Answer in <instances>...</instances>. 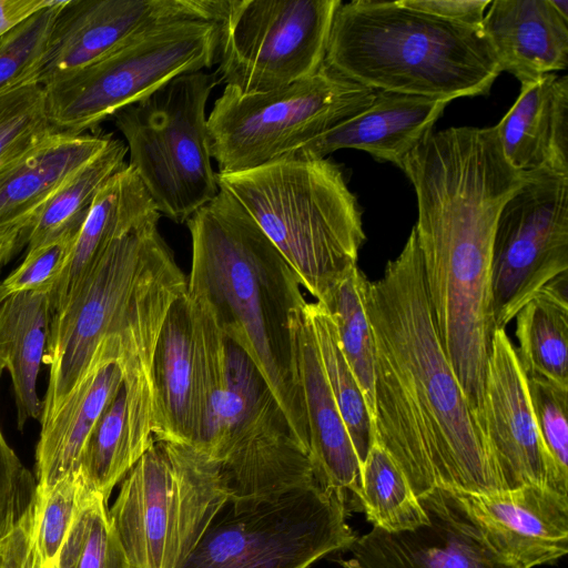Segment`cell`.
<instances>
[{"instance_id": "6", "label": "cell", "mask_w": 568, "mask_h": 568, "mask_svg": "<svg viewBox=\"0 0 568 568\" xmlns=\"http://www.w3.org/2000/svg\"><path fill=\"white\" fill-rule=\"evenodd\" d=\"M217 183L316 301L357 265L365 241L362 210L336 163L285 155L251 170L217 173Z\"/></svg>"}, {"instance_id": "11", "label": "cell", "mask_w": 568, "mask_h": 568, "mask_svg": "<svg viewBox=\"0 0 568 568\" xmlns=\"http://www.w3.org/2000/svg\"><path fill=\"white\" fill-rule=\"evenodd\" d=\"M375 91L331 69L264 93L225 87L207 116L211 156L219 173L275 161L365 110Z\"/></svg>"}, {"instance_id": "41", "label": "cell", "mask_w": 568, "mask_h": 568, "mask_svg": "<svg viewBox=\"0 0 568 568\" xmlns=\"http://www.w3.org/2000/svg\"><path fill=\"white\" fill-rule=\"evenodd\" d=\"M54 0H0V37Z\"/></svg>"}, {"instance_id": "7", "label": "cell", "mask_w": 568, "mask_h": 568, "mask_svg": "<svg viewBox=\"0 0 568 568\" xmlns=\"http://www.w3.org/2000/svg\"><path fill=\"white\" fill-rule=\"evenodd\" d=\"M109 514L130 568H176L230 500L220 465L155 440L120 483Z\"/></svg>"}, {"instance_id": "16", "label": "cell", "mask_w": 568, "mask_h": 568, "mask_svg": "<svg viewBox=\"0 0 568 568\" xmlns=\"http://www.w3.org/2000/svg\"><path fill=\"white\" fill-rule=\"evenodd\" d=\"M480 427L504 491L546 486L527 375L505 328L491 337Z\"/></svg>"}, {"instance_id": "12", "label": "cell", "mask_w": 568, "mask_h": 568, "mask_svg": "<svg viewBox=\"0 0 568 568\" xmlns=\"http://www.w3.org/2000/svg\"><path fill=\"white\" fill-rule=\"evenodd\" d=\"M341 0H225L219 20V79L240 94L264 93L324 64Z\"/></svg>"}, {"instance_id": "36", "label": "cell", "mask_w": 568, "mask_h": 568, "mask_svg": "<svg viewBox=\"0 0 568 568\" xmlns=\"http://www.w3.org/2000/svg\"><path fill=\"white\" fill-rule=\"evenodd\" d=\"M527 385L542 453L546 487L568 496V388L527 376Z\"/></svg>"}, {"instance_id": "22", "label": "cell", "mask_w": 568, "mask_h": 568, "mask_svg": "<svg viewBox=\"0 0 568 568\" xmlns=\"http://www.w3.org/2000/svg\"><path fill=\"white\" fill-rule=\"evenodd\" d=\"M153 435L194 446L197 436V362L193 303L185 291L170 306L152 358Z\"/></svg>"}, {"instance_id": "5", "label": "cell", "mask_w": 568, "mask_h": 568, "mask_svg": "<svg viewBox=\"0 0 568 568\" xmlns=\"http://www.w3.org/2000/svg\"><path fill=\"white\" fill-rule=\"evenodd\" d=\"M414 225L426 290L445 354L479 426L491 337L493 242L500 201L467 184L417 201Z\"/></svg>"}, {"instance_id": "13", "label": "cell", "mask_w": 568, "mask_h": 568, "mask_svg": "<svg viewBox=\"0 0 568 568\" xmlns=\"http://www.w3.org/2000/svg\"><path fill=\"white\" fill-rule=\"evenodd\" d=\"M568 271V174L526 171L503 205L494 235L491 296L505 328L542 287Z\"/></svg>"}, {"instance_id": "14", "label": "cell", "mask_w": 568, "mask_h": 568, "mask_svg": "<svg viewBox=\"0 0 568 568\" xmlns=\"http://www.w3.org/2000/svg\"><path fill=\"white\" fill-rule=\"evenodd\" d=\"M225 0H67L61 8L41 85L81 69L162 23L219 22Z\"/></svg>"}, {"instance_id": "24", "label": "cell", "mask_w": 568, "mask_h": 568, "mask_svg": "<svg viewBox=\"0 0 568 568\" xmlns=\"http://www.w3.org/2000/svg\"><path fill=\"white\" fill-rule=\"evenodd\" d=\"M494 128L503 154L516 170L568 174V77L549 73L521 85L516 102Z\"/></svg>"}, {"instance_id": "35", "label": "cell", "mask_w": 568, "mask_h": 568, "mask_svg": "<svg viewBox=\"0 0 568 568\" xmlns=\"http://www.w3.org/2000/svg\"><path fill=\"white\" fill-rule=\"evenodd\" d=\"M65 1L54 0L0 37V93L39 83Z\"/></svg>"}, {"instance_id": "38", "label": "cell", "mask_w": 568, "mask_h": 568, "mask_svg": "<svg viewBox=\"0 0 568 568\" xmlns=\"http://www.w3.org/2000/svg\"><path fill=\"white\" fill-rule=\"evenodd\" d=\"M80 227L68 229L38 246L28 248L22 262L1 282L7 296L26 291L50 293L68 260Z\"/></svg>"}, {"instance_id": "20", "label": "cell", "mask_w": 568, "mask_h": 568, "mask_svg": "<svg viewBox=\"0 0 568 568\" xmlns=\"http://www.w3.org/2000/svg\"><path fill=\"white\" fill-rule=\"evenodd\" d=\"M448 103L440 99L375 91L373 102L365 110L286 155L325 159L341 149H356L403 170L406 158L433 132Z\"/></svg>"}, {"instance_id": "43", "label": "cell", "mask_w": 568, "mask_h": 568, "mask_svg": "<svg viewBox=\"0 0 568 568\" xmlns=\"http://www.w3.org/2000/svg\"><path fill=\"white\" fill-rule=\"evenodd\" d=\"M29 505L0 494V538L10 534L18 526Z\"/></svg>"}, {"instance_id": "18", "label": "cell", "mask_w": 568, "mask_h": 568, "mask_svg": "<svg viewBox=\"0 0 568 568\" xmlns=\"http://www.w3.org/2000/svg\"><path fill=\"white\" fill-rule=\"evenodd\" d=\"M305 303L292 311L290 329L306 420L308 456L316 481L342 493L348 504L349 495L358 498L362 466L329 389L304 312Z\"/></svg>"}, {"instance_id": "39", "label": "cell", "mask_w": 568, "mask_h": 568, "mask_svg": "<svg viewBox=\"0 0 568 568\" xmlns=\"http://www.w3.org/2000/svg\"><path fill=\"white\" fill-rule=\"evenodd\" d=\"M3 369L0 364V378ZM36 487L34 476L23 466L18 455L10 447L0 427V494L30 504Z\"/></svg>"}, {"instance_id": "37", "label": "cell", "mask_w": 568, "mask_h": 568, "mask_svg": "<svg viewBox=\"0 0 568 568\" xmlns=\"http://www.w3.org/2000/svg\"><path fill=\"white\" fill-rule=\"evenodd\" d=\"M53 131L48 120L44 89L40 83L0 93V164Z\"/></svg>"}, {"instance_id": "32", "label": "cell", "mask_w": 568, "mask_h": 568, "mask_svg": "<svg viewBox=\"0 0 568 568\" xmlns=\"http://www.w3.org/2000/svg\"><path fill=\"white\" fill-rule=\"evenodd\" d=\"M84 489L79 471L67 475L50 489L36 488L20 520L23 568H54Z\"/></svg>"}, {"instance_id": "28", "label": "cell", "mask_w": 568, "mask_h": 568, "mask_svg": "<svg viewBox=\"0 0 568 568\" xmlns=\"http://www.w3.org/2000/svg\"><path fill=\"white\" fill-rule=\"evenodd\" d=\"M126 145L112 139L94 158L74 171L38 212L24 235L28 248L81 226L102 186L126 163Z\"/></svg>"}, {"instance_id": "21", "label": "cell", "mask_w": 568, "mask_h": 568, "mask_svg": "<svg viewBox=\"0 0 568 568\" xmlns=\"http://www.w3.org/2000/svg\"><path fill=\"white\" fill-rule=\"evenodd\" d=\"M111 134L51 132L0 164V236L26 235L33 219L57 189L100 153Z\"/></svg>"}, {"instance_id": "15", "label": "cell", "mask_w": 568, "mask_h": 568, "mask_svg": "<svg viewBox=\"0 0 568 568\" xmlns=\"http://www.w3.org/2000/svg\"><path fill=\"white\" fill-rule=\"evenodd\" d=\"M428 523L390 532L373 527L348 548L346 568H520L497 554L452 494L436 487L419 498Z\"/></svg>"}, {"instance_id": "31", "label": "cell", "mask_w": 568, "mask_h": 568, "mask_svg": "<svg viewBox=\"0 0 568 568\" xmlns=\"http://www.w3.org/2000/svg\"><path fill=\"white\" fill-rule=\"evenodd\" d=\"M368 282L357 265L317 301L329 313L341 349L365 397L373 419L374 409V341L366 313Z\"/></svg>"}, {"instance_id": "10", "label": "cell", "mask_w": 568, "mask_h": 568, "mask_svg": "<svg viewBox=\"0 0 568 568\" xmlns=\"http://www.w3.org/2000/svg\"><path fill=\"white\" fill-rule=\"evenodd\" d=\"M217 41L216 21L184 19L155 26L43 84L49 123L60 133L95 132L102 121L173 78L211 68Z\"/></svg>"}, {"instance_id": "25", "label": "cell", "mask_w": 568, "mask_h": 568, "mask_svg": "<svg viewBox=\"0 0 568 568\" xmlns=\"http://www.w3.org/2000/svg\"><path fill=\"white\" fill-rule=\"evenodd\" d=\"M160 216L142 181L126 164L98 192L78 232L50 291L53 312L82 283L116 237Z\"/></svg>"}, {"instance_id": "30", "label": "cell", "mask_w": 568, "mask_h": 568, "mask_svg": "<svg viewBox=\"0 0 568 568\" xmlns=\"http://www.w3.org/2000/svg\"><path fill=\"white\" fill-rule=\"evenodd\" d=\"M357 500L373 527L386 531L410 530L428 523L427 513L407 477L376 443L362 467Z\"/></svg>"}, {"instance_id": "34", "label": "cell", "mask_w": 568, "mask_h": 568, "mask_svg": "<svg viewBox=\"0 0 568 568\" xmlns=\"http://www.w3.org/2000/svg\"><path fill=\"white\" fill-rule=\"evenodd\" d=\"M54 568H130L101 494L84 489Z\"/></svg>"}, {"instance_id": "27", "label": "cell", "mask_w": 568, "mask_h": 568, "mask_svg": "<svg viewBox=\"0 0 568 568\" xmlns=\"http://www.w3.org/2000/svg\"><path fill=\"white\" fill-rule=\"evenodd\" d=\"M515 318L516 352L526 375L568 388L567 273L536 293Z\"/></svg>"}, {"instance_id": "1", "label": "cell", "mask_w": 568, "mask_h": 568, "mask_svg": "<svg viewBox=\"0 0 568 568\" xmlns=\"http://www.w3.org/2000/svg\"><path fill=\"white\" fill-rule=\"evenodd\" d=\"M374 341L375 443L422 498L504 491L479 423L438 336L414 227L384 274L368 282Z\"/></svg>"}, {"instance_id": "33", "label": "cell", "mask_w": 568, "mask_h": 568, "mask_svg": "<svg viewBox=\"0 0 568 568\" xmlns=\"http://www.w3.org/2000/svg\"><path fill=\"white\" fill-rule=\"evenodd\" d=\"M138 459L129 434L122 386L90 434L78 471L87 490L99 493L109 500L113 488Z\"/></svg>"}, {"instance_id": "23", "label": "cell", "mask_w": 568, "mask_h": 568, "mask_svg": "<svg viewBox=\"0 0 568 568\" xmlns=\"http://www.w3.org/2000/svg\"><path fill=\"white\" fill-rule=\"evenodd\" d=\"M480 30L500 71L521 85L568 65V19L550 0H495Z\"/></svg>"}, {"instance_id": "9", "label": "cell", "mask_w": 568, "mask_h": 568, "mask_svg": "<svg viewBox=\"0 0 568 568\" xmlns=\"http://www.w3.org/2000/svg\"><path fill=\"white\" fill-rule=\"evenodd\" d=\"M346 497L317 481L277 495L229 500L176 568H310L357 536Z\"/></svg>"}, {"instance_id": "3", "label": "cell", "mask_w": 568, "mask_h": 568, "mask_svg": "<svg viewBox=\"0 0 568 568\" xmlns=\"http://www.w3.org/2000/svg\"><path fill=\"white\" fill-rule=\"evenodd\" d=\"M158 223L149 221L116 237L54 310L43 361L49 381L40 424L82 379L105 338L122 337L135 358L153 354L170 306L187 286Z\"/></svg>"}, {"instance_id": "8", "label": "cell", "mask_w": 568, "mask_h": 568, "mask_svg": "<svg viewBox=\"0 0 568 568\" xmlns=\"http://www.w3.org/2000/svg\"><path fill=\"white\" fill-rule=\"evenodd\" d=\"M216 72L180 74L113 114L126 141L129 166L160 214L187 220L219 193L212 166L206 103Z\"/></svg>"}, {"instance_id": "17", "label": "cell", "mask_w": 568, "mask_h": 568, "mask_svg": "<svg viewBox=\"0 0 568 568\" xmlns=\"http://www.w3.org/2000/svg\"><path fill=\"white\" fill-rule=\"evenodd\" d=\"M486 542L520 568L554 564L568 551V496L546 486L494 494L448 490Z\"/></svg>"}, {"instance_id": "26", "label": "cell", "mask_w": 568, "mask_h": 568, "mask_svg": "<svg viewBox=\"0 0 568 568\" xmlns=\"http://www.w3.org/2000/svg\"><path fill=\"white\" fill-rule=\"evenodd\" d=\"M52 314L48 291L13 293L0 303V364L10 373L20 430L30 419H41L37 387Z\"/></svg>"}, {"instance_id": "40", "label": "cell", "mask_w": 568, "mask_h": 568, "mask_svg": "<svg viewBox=\"0 0 568 568\" xmlns=\"http://www.w3.org/2000/svg\"><path fill=\"white\" fill-rule=\"evenodd\" d=\"M405 7L443 20L480 28L489 0H399Z\"/></svg>"}, {"instance_id": "4", "label": "cell", "mask_w": 568, "mask_h": 568, "mask_svg": "<svg viewBox=\"0 0 568 568\" xmlns=\"http://www.w3.org/2000/svg\"><path fill=\"white\" fill-rule=\"evenodd\" d=\"M374 91L452 101L488 94L500 69L480 28L397 1L341 3L324 61Z\"/></svg>"}, {"instance_id": "42", "label": "cell", "mask_w": 568, "mask_h": 568, "mask_svg": "<svg viewBox=\"0 0 568 568\" xmlns=\"http://www.w3.org/2000/svg\"><path fill=\"white\" fill-rule=\"evenodd\" d=\"M23 531L20 525L0 538V568H23Z\"/></svg>"}, {"instance_id": "2", "label": "cell", "mask_w": 568, "mask_h": 568, "mask_svg": "<svg viewBox=\"0 0 568 568\" xmlns=\"http://www.w3.org/2000/svg\"><path fill=\"white\" fill-rule=\"evenodd\" d=\"M192 239L187 293L253 361L308 454L290 316L306 302L300 282L246 210L226 191L186 222Z\"/></svg>"}, {"instance_id": "44", "label": "cell", "mask_w": 568, "mask_h": 568, "mask_svg": "<svg viewBox=\"0 0 568 568\" xmlns=\"http://www.w3.org/2000/svg\"><path fill=\"white\" fill-rule=\"evenodd\" d=\"M22 246H24V234L22 233L0 236V268L3 267Z\"/></svg>"}, {"instance_id": "45", "label": "cell", "mask_w": 568, "mask_h": 568, "mask_svg": "<svg viewBox=\"0 0 568 568\" xmlns=\"http://www.w3.org/2000/svg\"><path fill=\"white\" fill-rule=\"evenodd\" d=\"M550 2L559 14L568 19V0H550Z\"/></svg>"}, {"instance_id": "19", "label": "cell", "mask_w": 568, "mask_h": 568, "mask_svg": "<svg viewBox=\"0 0 568 568\" xmlns=\"http://www.w3.org/2000/svg\"><path fill=\"white\" fill-rule=\"evenodd\" d=\"M121 352V337L105 338L98 347L82 379L53 415L40 424L36 447L37 489H50L67 475L78 471L90 434L123 386L118 366Z\"/></svg>"}, {"instance_id": "29", "label": "cell", "mask_w": 568, "mask_h": 568, "mask_svg": "<svg viewBox=\"0 0 568 568\" xmlns=\"http://www.w3.org/2000/svg\"><path fill=\"white\" fill-rule=\"evenodd\" d=\"M304 312L321 363L361 466L375 443L374 425L363 392L341 349L335 324L320 302H306Z\"/></svg>"}]
</instances>
